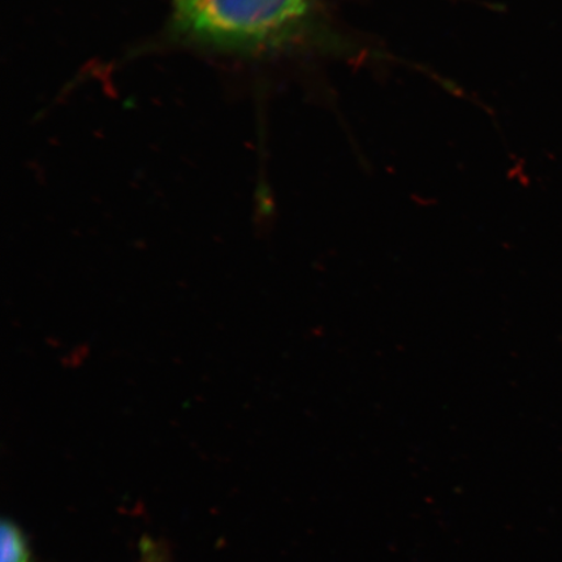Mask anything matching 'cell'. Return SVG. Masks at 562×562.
Listing matches in <instances>:
<instances>
[{"label": "cell", "instance_id": "6da1fadb", "mask_svg": "<svg viewBox=\"0 0 562 562\" xmlns=\"http://www.w3.org/2000/svg\"><path fill=\"white\" fill-rule=\"evenodd\" d=\"M312 0H175L181 31L217 46L263 48L297 32Z\"/></svg>", "mask_w": 562, "mask_h": 562}, {"label": "cell", "instance_id": "7a4b0ae2", "mask_svg": "<svg viewBox=\"0 0 562 562\" xmlns=\"http://www.w3.org/2000/svg\"><path fill=\"white\" fill-rule=\"evenodd\" d=\"M0 548L2 559L0 562H31L30 544L20 527L12 519L4 518L0 527Z\"/></svg>", "mask_w": 562, "mask_h": 562}, {"label": "cell", "instance_id": "3957f363", "mask_svg": "<svg viewBox=\"0 0 562 562\" xmlns=\"http://www.w3.org/2000/svg\"><path fill=\"white\" fill-rule=\"evenodd\" d=\"M140 562H166L164 557L149 542L144 543L143 559Z\"/></svg>", "mask_w": 562, "mask_h": 562}]
</instances>
